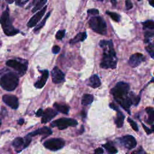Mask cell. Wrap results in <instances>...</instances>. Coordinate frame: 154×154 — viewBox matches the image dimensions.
I'll return each instance as SVG.
<instances>
[{
  "label": "cell",
  "mask_w": 154,
  "mask_h": 154,
  "mask_svg": "<svg viewBox=\"0 0 154 154\" xmlns=\"http://www.w3.org/2000/svg\"><path fill=\"white\" fill-rule=\"evenodd\" d=\"M130 90V85L125 82L118 83L114 88L111 90V93L113 96L114 99L122 107L130 113V108L132 104V101L128 94Z\"/></svg>",
  "instance_id": "6da1fadb"
},
{
  "label": "cell",
  "mask_w": 154,
  "mask_h": 154,
  "mask_svg": "<svg viewBox=\"0 0 154 154\" xmlns=\"http://www.w3.org/2000/svg\"><path fill=\"white\" fill-rule=\"evenodd\" d=\"M99 45L104 50L103 57L100 63L101 67L103 69H115L117 67L118 59L114 50L113 42L102 40Z\"/></svg>",
  "instance_id": "7a4b0ae2"
},
{
  "label": "cell",
  "mask_w": 154,
  "mask_h": 154,
  "mask_svg": "<svg viewBox=\"0 0 154 154\" xmlns=\"http://www.w3.org/2000/svg\"><path fill=\"white\" fill-rule=\"evenodd\" d=\"M19 83V78L17 75L10 72L3 75L0 78V85L2 88L7 91L14 90Z\"/></svg>",
  "instance_id": "3957f363"
},
{
  "label": "cell",
  "mask_w": 154,
  "mask_h": 154,
  "mask_svg": "<svg viewBox=\"0 0 154 154\" xmlns=\"http://www.w3.org/2000/svg\"><path fill=\"white\" fill-rule=\"evenodd\" d=\"M0 24L2 26L4 33L8 36H14L19 32L18 30L13 27L8 10L4 11L0 17Z\"/></svg>",
  "instance_id": "277c9868"
},
{
  "label": "cell",
  "mask_w": 154,
  "mask_h": 154,
  "mask_svg": "<svg viewBox=\"0 0 154 154\" xmlns=\"http://www.w3.org/2000/svg\"><path fill=\"white\" fill-rule=\"evenodd\" d=\"M89 24L90 28L94 32L102 35L107 34V25L101 17H92L90 19Z\"/></svg>",
  "instance_id": "5b68a950"
},
{
  "label": "cell",
  "mask_w": 154,
  "mask_h": 154,
  "mask_svg": "<svg viewBox=\"0 0 154 154\" xmlns=\"http://www.w3.org/2000/svg\"><path fill=\"white\" fill-rule=\"evenodd\" d=\"M78 122L74 119L71 118H60L53 121L51 123L52 127H57L60 130H63L69 127H76Z\"/></svg>",
  "instance_id": "8992f818"
},
{
  "label": "cell",
  "mask_w": 154,
  "mask_h": 154,
  "mask_svg": "<svg viewBox=\"0 0 154 154\" xmlns=\"http://www.w3.org/2000/svg\"><path fill=\"white\" fill-rule=\"evenodd\" d=\"M65 144L64 141L62 139H51L45 141L44 146L50 150L56 151L62 149Z\"/></svg>",
  "instance_id": "52a82bcc"
},
{
  "label": "cell",
  "mask_w": 154,
  "mask_h": 154,
  "mask_svg": "<svg viewBox=\"0 0 154 154\" xmlns=\"http://www.w3.org/2000/svg\"><path fill=\"white\" fill-rule=\"evenodd\" d=\"M6 65L8 67H12L13 69L16 71L21 75H24L27 69V67L26 65L16 60H8L6 62Z\"/></svg>",
  "instance_id": "ba28073f"
},
{
  "label": "cell",
  "mask_w": 154,
  "mask_h": 154,
  "mask_svg": "<svg viewBox=\"0 0 154 154\" xmlns=\"http://www.w3.org/2000/svg\"><path fill=\"white\" fill-rule=\"evenodd\" d=\"M119 140L120 143L122 144V146L128 150L132 149L137 146V141L136 139L133 136H130V135L125 136L120 138Z\"/></svg>",
  "instance_id": "9c48e42d"
},
{
  "label": "cell",
  "mask_w": 154,
  "mask_h": 154,
  "mask_svg": "<svg viewBox=\"0 0 154 154\" xmlns=\"http://www.w3.org/2000/svg\"><path fill=\"white\" fill-rule=\"evenodd\" d=\"M3 101L12 109H17L19 106L18 99L16 96L11 94H4L3 96Z\"/></svg>",
  "instance_id": "30bf717a"
},
{
  "label": "cell",
  "mask_w": 154,
  "mask_h": 154,
  "mask_svg": "<svg viewBox=\"0 0 154 154\" xmlns=\"http://www.w3.org/2000/svg\"><path fill=\"white\" fill-rule=\"evenodd\" d=\"M46 8H47V6H45L43 7V8L42 9H41L40 11H38V12H37L29 20L28 24H27V26L30 28H32L35 27L37 23L39 22V21L42 19V18L46 10Z\"/></svg>",
  "instance_id": "8fae6325"
},
{
  "label": "cell",
  "mask_w": 154,
  "mask_h": 154,
  "mask_svg": "<svg viewBox=\"0 0 154 154\" xmlns=\"http://www.w3.org/2000/svg\"><path fill=\"white\" fill-rule=\"evenodd\" d=\"M51 75L52 80L55 84H59L64 80V74L57 66L54 67L51 72Z\"/></svg>",
  "instance_id": "7c38bea8"
},
{
  "label": "cell",
  "mask_w": 154,
  "mask_h": 154,
  "mask_svg": "<svg viewBox=\"0 0 154 154\" xmlns=\"http://www.w3.org/2000/svg\"><path fill=\"white\" fill-rule=\"evenodd\" d=\"M144 60H145V57L143 54L140 53H136L130 57L128 63L132 67H136Z\"/></svg>",
  "instance_id": "4fadbf2b"
},
{
  "label": "cell",
  "mask_w": 154,
  "mask_h": 154,
  "mask_svg": "<svg viewBox=\"0 0 154 154\" xmlns=\"http://www.w3.org/2000/svg\"><path fill=\"white\" fill-rule=\"evenodd\" d=\"M58 113L57 111L52 108H47L44 112H43L42 118V123H46L51 120L54 118H55L57 115Z\"/></svg>",
  "instance_id": "5bb4252c"
},
{
  "label": "cell",
  "mask_w": 154,
  "mask_h": 154,
  "mask_svg": "<svg viewBox=\"0 0 154 154\" xmlns=\"http://www.w3.org/2000/svg\"><path fill=\"white\" fill-rule=\"evenodd\" d=\"M42 72V76L41 78L38 81H36V83L34 84L35 88L37 89H42L43 87L45 85L48 76H49V71L47 70H44L41 71Z\"/></svg>",
  "instance_id": "9a60e30c"
},
{
  "label": "cell",
  "mask_w": 154,
  "mask_h": 154,
  "mask_svg": "<svg viewBox=\"0 0 154 154\" xmlns=\"http://www.w3.org/2000/svg\"><path fill=\"white\" fill-rule=\"evenodd\" d=\"M52 131L50 128L45 127H42L39 129H37L33 132L29 133L28 134V136H30V137H34V136H37V135H46V136H50V135L52 134Z\"/></svg>",
  "instance_id": "2e32d148"
},
{
  "label": "cell",
  "mask_w": 154,
  "mask_h": 154,
  "mask_svg": "<svg viewBox=\"0 0 154 154\" xmlns=\"http://www.w3.org/2000/svg\"><path fill=\"white\" fill-rule=\"evenodd\" d=\"M101 83L100 79L97 75H92L89 80L88 85L92 88H94V89L98 88L101 85Z\"/></svg>",
  "instance_id": "e0dca14e"
},
{
  "label": "cell",
  "mask_w": 154,
  "mask_h": 154,
  "mask_svg": "<svg viewBox=\"0 0 154 154\" xmlns=\"http://www.w3.org/2000/svg\"><path fill=\"white\" fill-rule=\"evenodd\" d=\"M54 107L58 111H59L63 114H67L69 111V107L65 104L55 103L54 104Z\"/></svg>",
  "instance_id": "ac0fdd59"
},
{
  "label": "cell",
  "mask_w": 154,
  "mask_h": 154,
  "mask_svg": "<svg viewBox=\"0 0 154 154\" xmlns=\"http://www.w3.org/2000/svg\"><path fill=\"white\" fill-rule=\"evenodd\" d=\"M87 38V34L85 32L80 33L70 41V44L73 45L79 42H83Z\"/></svg>",
  "instance_id": "d6986e66"
},
{
  "label": "cell",
  "mask_w": 154,
  "mask_h": 154,
  "mask_svg": "<svg viewBox=\"0 0 154 154\" xmlns=\"http://www.w3.org/2000/svg\"><path fill=\"white\" fill-rule=\"evenodd\" d=\"M124 119H125L124 114L119 110L116 116V118L115 119V123L116 124L118 128H120L122 127L124 122Z\"/></svg>",
  "instance_id": "ffe728a7"
},
{
  "label": "cell",
  "mask_w": 154,
  "mask_h": 154,
  "mask_svg": "<svg viewBox=\"0 0 154 154\" xmlns=\"http://www.w3.org/2000/svg\"><path fill=\"white\" fill-rule=\"evenodd\" d=\"M146 111L148 114V118L146 122L149 125H152L154 122V109L152 107H148Z\"/></svg>",
  "instance_id": "44dd1931"
},
{
  "label": "cell",
  "mask_w": 154,
  "mask_h": 154,
  "mask_svg": "<svg viewBox=\"0 0 154 154\" xmlns=\"http://www.w3.org/2000/svg\"><path fill=\"white\" fill-rule=\"evenodd\" d=\"M93 96L90 94H84L82 98L81 104L83 105H88L91 104L93 101Z\"/></svg>",
  "instance_id": "7402d4cb"
},
{
  "label": "cell",
  "mask_w": 154,
  "mask_h": 154,
  "mask_svg": "<svg viewBox=\"0 0 154 154\" xmlns=\"http://www.w3.org/2000/svg\"><path fill=\"white\" fill-rule=\"evenodd\" d=\"M24 140L22 138L18 137L13 140L12 143V146L16 149H19L22 146H24Z\"/></svg>",
  "instance_id": "603a6c76"
},
{
  "label": "cell",
  "mask_w": 154,
  "mask_h": 154,
  "mask_svg": "<svg viewBox=\"0 0 154 154\" xmlns=\"http://www.w3.org/2000/svg\"><path fill=\"white\" fill-rule=\"evenodd\" d=\"M103 147L107 150V151L110 153H118V150L113 145H112V144L108 142V143H107L106 144H104L103 145Z\"/></svg>",
  "instance_id": "cb8c5ba5"
},
{
  "label": "cell",
  "mask_w": 154,
  "mask_h": 154,
  "mask_svg": "<svg viewBox=\"0 0 154 154\" xmlns=\"http://www.w3.org/2000/svg\"><path fill=\"white\" fill-rule=\"evenodd\" d=\"M46 3H47V0H42L41 1L38 3L34 6L32 10V12L34 13L38 11V10H41L42 7H43V6L46 4Z\"/></svg>",
  "instance_id": "d4e9b609"
},
{
  "label": "cell",
  "mask_w": 154,
  "mask_h": 154,
  "mask_svg": "<svg viewBox=\"0 0 154 154\" xmlns=\"http://www.w3.org/2000/svg\"><path fill=\"white\" fill-rule=\"evenodd\" d=\"M50 14H51V13L49 12V13H48L46 15V16H45V18L43 19L42 21L39 24H38V25L36 27V28H34V32H37V31L40 30L41 29V28L45 25V23H46V20H47V19H48V18H49V16H50Z\"/></svg>",
  "instance_id": "484cf974"
},
{
  "label": "cell",
  "mask_w": 154,
  "mask_h": 154,
  "mask_svg": "<svg viewBox=\"0 0 154 154\" xmlns=\"http://www.w3.org/2000/svg\"><path fill=\"white\" fill-rule=\"evenodd\" d=\"M130 97L132 101V104L135 105H137L139 104L140 101V96H137L135 95V94L132 92L130 93Z\"/></svg>",
  "instance_id": "4316f807"
},
{
  "label": "cell",
  "mask_w": 154,
  "mask_h": 154,
  "mask_svg": "<svg viewBox=\"0 0 154 154\" xmlns=\"http://www.w3.org/2000/svg\"><path fill=\"white\" fill-rule=\"evenodd\" d=\"M154 36V32H146L144 34V42L149 43L151 38Z\"/></svg>",
  "instance_id": "83f0119b"
},
{
  "label": "cell",
  "mask_w": 154,
  "mask_h": 154,
  "mask_svg": "<svg viewBox=\"0 0 154 154\" xmlns=\"http://www.w3.org/2000/svg\"><path fill=\"white\" fill-rule=\"evenodd\" d=\"M107 14L108 15L111 17V18L113 19V20H114V21H116V22H119L120 21V17L118 14L114 13V12H108V11L107 12Z\"/></svg>",
  "instance_id": "f1b7e54d"
},
{
  "label": "cell",
  "mask_w": 154,
  "mask_h": 154,
  "mask_svg": "<svg viewBox=\"0 0 154 154\" xmlns=\"http://www.w3.org/2000/svg\"><path fill=\"white\" fill-rule=\"evenodd\" d=\"M143 25L144 28L150 29V30H154V21H146L143 23Z\"/></svg>",
  "instance_id": "f546056e"
},
{
  "label": "cell",
  "mask_w": 154,
  "mask_h": 154,
  "mask_svg": "<svg viewBox=\"0 0 154 154\" xmlns=\"http://www.w3.org/2000/svg\"><path fill=\"white\" fill-rule=\"evenodd\" d=\"M146 50L148 51L152 59H154V45L152 44H149L146 47Z\"/></svg>",
  "instance_id": "4dcf8cb0"
},
{
  "label": "cell",
  "mask_w": 154,
  "mask_h": 154,
  "mask_svg": "<svg viewBox=\"0 0 154 154\" xmlns=\"http://www.w3.org/2000/svg\"><path fill=\"white\" fill-rule=\"evenodd\" d=\"M128 122H129V123L130 124L131 127L132 128V129L136 131H139V127L137 126V124L135 122L134 120H132V119H131V118H128Z\"/></svg>",
  "instance_id": "1f68e13d"
},
{
  "label": "cell",
  "mask_w": 154,
  "mask_h": 154,
  "mask_svg": "<svg viewBox=\"0 0 154 154\" xmlns=\"http://www.w3.org/2000/svg\"><path fill=\"white\" fill-rule=\"evenodd\" d=\"M65 32L66 31L64 30H59L58 32L55 35V37L58 40H62V38L64 37V35H65Z\"/></svg>",
  "instance_id": "d6a6232c"
},
{
  "label": "cell",
  "mask_w": 154,
  "mask_h": 154,
  "mask_svg": "<svg viewBox=\"0 0 154 154\" xmlns=\"http://www.w3.org/2000/svg\"><path fill=\"white\" fill-rule=\"evenodd\" d=\"M31 141H32L31 137L28 136V135H27V136L24 139V143L23 148H26L27 147H28L29 146V144H30Z\"/></svg>",
  "instance_id": "836d02e7"
},
{
  "label": "cell",
  "mask_w": 154,
  "mask_h": 154,
  "mask_svg": "<svg viewBox=\"0 0 154 154\" xmlns=\"http://www.w3.org/2000/svg\"><path fill=\"white\" fill-rule=\"evenodd\" d=\"M88 14H89V15H91L94 16V15H97L99 14V11L97 9L92 8V9L89 10L88 11Z\"/></svg>",
  "instance_id": "e575fe53"
},
{
  "label": "cell",
  "mask_w": 154,
  "mask_h": 154,
  "mask_svg": "<svg viewBox=\"0 0 154 154\" xmlns=\"http://www.w3.org/2000/svg\"><path fill=\"white\" fill-rule=\"evenodd\" d=\"M60 51V46H57V45H55V46H53L52 49V52L54 54H58Z\"/></svg>",
  "instance_id": "d590c367"
},
{
  "label": "cell",
  "mask_w": 154,
  "mask_h": 154,
  "mask_svg": "<svg viewBox=\"0 0 154 154\" xmlns=\"http://www.w3.org/2000/svg\"><path fill=\"white\" fill-rule=\"evenodd\" d=\"M125 5H126L127 10H130L132 8V4L131 0H125Z\"/></svg>",
  "instance_id": "8d00e7d4"
},
{
  "label": "cell",
  "mask_w": 154,
  "mask_h": 154,
  "mask_svg": "<svg viewBox=\"0 0 154 154\" xmlns=\"http://www.w3.org/2000/svg\"><path fill=\"white\" fill-rule=\"evenodd\" d=\"M142 125H143V127L144 131H145V132L147 133V134H151L152 132V130H150L149 128H148L146 126V125H144V124H143V123H142Z\"/></svg>",
  "instance_id": "74e56055"
},
{
  "label": "cell",
  "mask_w": 154,
  "mask_h": 154,
  "mask_svg": "<svg viewBox=\"0 0 154 154\" xmlns=\"http://www.w3.org/2000/svg\"><path fill=\"white\" fill-rule=\"evenodd\" d=\"M110 107L114 110H116V111H119V108H118V106H116V105L114 103L112 102V103H110Z\"/></svg>",
  "instance_id": "f35d334b"
},
{
  "label": "cell",
  "mask_w": 154,
  "mask_h": 154,
  "mask_svg": "<svg viewBox=\"0 0 154 154\" xmlns=\"http://www.w3.org/2000/svg\"><path fill=\"white\" fill-rule=\"evenodd\" d=\"M43 110L42 109H41V108H40V109H38V110H37V111L36 112V116L37 117H41V116H42V114H43Z\"/></svg>",
  "instance_id": "ab89813d"
},
{
  "label": "cell",
  "mask_w": 154,
  "mask_h": 154,
  "mask_svg": "<svg viewBox=\"0 0 154 154\" xmlns=\"http://www.w3.org/2000/svg\"><path fill=\"white\" fill-rule=\"evenodd\" d=\"M94 153H98V154H100V153H104V150L99 148H97L96 149H95L94 150Z\"/></svg>",
  "instance_id": "60d3db41"
},
{
  "label": "cell",
  "mask_w": 154,
  "mask_h": 154,
  "mask_svg": "<svg viewBox=\"0 0 154 154\" xmlns=\"http://www.w3.org/2000/svg\"><path fill=\"white\" fill-rule=\"evenodd\" d=\"M28 1L29 0H19L18 3H19V4L20 6H22V5L25 4V3H27Z\"/></svg>",
  "instance_id": "b9f144b4"
},
{
  "label": "cell",
  "mask_w": 154,
  "mask_h": 154,
  "mask_svg": "<svg viewBox=\"0 0 154 154\" xmlns=\"http://www.w3.org/2000/svg\"><path fill=\"white\" fill-rule=\"evenodd\" d=\"M24 119H19V120H18V124H19V125H23V124H24Z\"/></svg>",
  "instance_id": "7bdbcfd3"
},
{
  "label": "cell",
  "mask_w": 154,
  "mask_h": 154,
  "mask_svg": "<svg viewBox=\"0 0 154 154\" xmlns=\"http://www.w3.org/2000/svg\"><path fill=\"white\" fill-rule=\"evenodd\" d=\"M42 1V0H33V3H32V4L33 5H34V6L36 4H37L38 3H39L40 1Z\"/></svg>",
  "instance_id": "ee69618b"
},
{
  "label": "cell",
  "mask_w": 154,
  "mask_h": 154,
  "mask_svg": "<svg viewBox=\"0 0 154 154\" xmlns=\"http://www.w3.org/2000/svg\"><path fill=\"white\" fill-rule=\"evenodd\" d=\"M149 4L154 7V0H148Z\"/></svg>",
  "instance_id": "f6af8a7d"
},
{
  "label": "cell",
  "mask_w": 154,
  "mask_h": 154,
  "mask_svg": "<svg viewBox=\"0 0 154 154\" xmlns=\"http://www.w3.org/2000/svg\"><path fill=\"white\" fill-rule=\"evenodd\" d=\"M111 1L112 3V4L114 6L116 5V0H111Z\"/></svg>",
  "instance_id": "bcb514c9"
},
{
  "label": "cell",
  "mask_w": 154,
  "mask_h": 154,
  "mask_svg": "<svg viewBox=\"0 0 154 154\" xmlns=\"http://www.w3.org/2000/svg\"><path fill=\"white\" fill-rule=\"evenodd\" d=\"M152 132L154 133V124L152 126Z\"/></svg>",
  "instance_id": "7dc6e473"
},
{
  "label": "cell",
  "mask_w": 154,
  "mask_h": 154,
  "mask_svg": "<svg viewBox=\"0 0 154 154\" xmlns=\"http://www.w3.org/2000/svg\"><path fill=\"white\" fill-rule=\"evenodd\" d=\"M1 120L0 119V127H1Z\"/></svg>",
  "instance_id": "c3c4849f"
},
{
  "label": "cell",
  "mask_w": 154,
  "mask_h": 154,
  "mask_svg": "<svg viewBox=\"0 0 154 154\" xmlns=\"http://www.w3.org/2000/svg\"><path fill=\"white\" fill-rule=\"evenodd\" d=\"M99 1H103V0H99Z\"/></svg>",
  "instance_id": "681fc988"
},
{
  "label": "cell",
  "mask_w": 154,
  "mask_h": 154,
  "mask_svg": "<svg viewBox=\"0 0 154 154\" xmlns=\"http://www.w3.org/2000/svg\"><path fill=\"white\" fill-rule=\"evenodd\" d=\"M153 83H154V79H153Z\"/></svg>",
  "instance_id": "f907efd6"
},
{
  "label": "cell",
  "mask_w": 154,
  "mask_h": 154,
  "mask_svg": "<svg viewBox=\"0 0 154 154\" xmlns=\"http://www.w3.org/2000/svg\"><path fill=\"white\" fill-rule=\"evenodd\" d=\"M139 1H140V0H139Z\"/></svg>",
  "instance_id": "816d5d0a"
}]
</instances>
